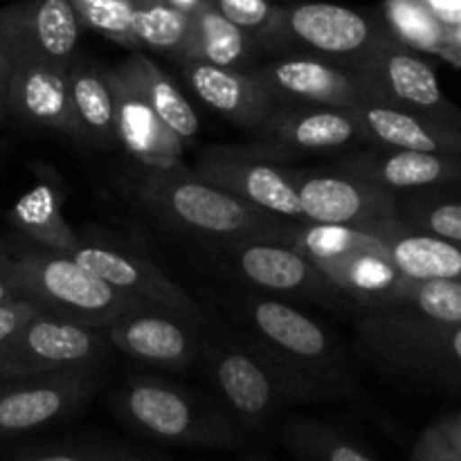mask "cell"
I'll use <instances>...</instances> for the list:
<instances>
[{
  "label": "cell",
  "instance_id": "cell-1",
  "mask_svg": "<svg viewBox=\"0 0 461 461\" xmlns=\"http://www.w3.org/2000/svg\"><path fill=\"white\" fill-rule=\"evenodd\" d=\"M0 273L18 295L61 320L104 329L115 320L149 309L147 302L115 291L70 255L27 243L0 248Z\"/></svg>",
  "mask_w": 461,
  "mask_h": 461
},
{
  "label": "cell",
  "instance_id": "cell-2",
  "mask_svg": "<svg viewBox=\"0 0 461 461\" xmlns=\"http://www.w3.org/2000/svg\"><path fill=\"white\" fill-rule=\"evenodd\" d=\"M252 349L295 381L311 401L345 394L349 369L333 338L313 318L275 297L246 295L237 302Z\"/></svg>",
  "mask_w": 461,
  "mask_h": 461
},
{
  "label": "cell",
  "instance_id": "cell-3",
  "mask_svg": "<svg viewBox=\"0 0 461 461\" xmlns=\"http://www.w3.org/2000/svg\"><path fill=\"white\" fill-rule=\"evenodd\" d=\"M279 239L309 257L340 295L374 311L396 309L412 282L396 270L385 243L367 230L286 221Z\"/></svg>",
  "mask_w": 461,
  "mask_h": 461
},
{
  "label": "cell",
  "instance_id": "cell-4",
  "mask_svg": "<svg viewBox=\"0 0 461 461\" xmlns=\"http://www.w3.org/2000/svg\"><path fill=\"white\" fill-rule=\"evenodd\" d=\"M138 196L171 223L230 241L246 237H279L286 221L248 205L241 198L203 180L196 171L144 167L135 180Z\"/></svg>",
  "mask_w": 461,
  "mask_h": 461
},
{
  "label": "cell",
  "instance_id": "cell-5",
  "mask_svg": "<svg viewBox=\"0 0 461 461\" xmlns=\"http://www.w3.org/2000/svg\"><path fill=\"white\" fill-rule=\"evenodd\" d=\"M115 405L135 430L165 444L232 450L243 441L228 414L160 378H129L117 392Z\"/></svg>",
  "mask_w": 461,
  "mask_h": 461
},
{
  "label": "cell",
  "instance_id": "cell-6",
  "mask_svg": "<svg viewBox=\"0 0 461 461\" xmlns=\"http://www.w3.org/2000/svg\"><path fill=\"white\" fill-rule=\"evenodd\" d=\"M385 39H390L387 27L356 9L297 3L275 9L270 25L257 39V48L309 54L349 68Z\"/></svg>",
  "mask_w": 461,
  "mask_h": 461
},
{
  "label": "cell",
  "instance_id": "cell-7",
  "mask_svg": "<svg viewBox=\"0 0 461 461\" xmlns=\"http://www.w3.org/2000/svg\"><path fill=\"white\" fill-rule=\"evenodd\" d=\"M201 358L228 412L243 428H261L291 403L311 401L295 381L252 347L212 342L210 336H203Z\"/></svg>",
  "mask_w": 461,
  "mask_h": 461
},
{
  "label": "cell",
  "instance_id": "cell-8",
  "mask_svg": "<svg viewBox=\"0 0 461 461\" xmlns=\"http://www.w3.org/2000/svg\"><path fill=\"white\" fill-rule=\"evenodd\" d=\"M349 70L363 88L365 102L385 104L461 129V111L444 95L430 63L392 36L351 63Z\"/></svg>",
  "mask_w": 461,
  "mask_h": 461
},
{
  "label": "cell",
  "instance_id": "cell-9",
  "mask_svg": "<svg viewBox=\"0 0 461 461\" xmlns=\"http://www.w3.org/2000/svg\"><path fill=\"white\" fill-rule=\"evenodd\" d=\"M102 329L39 313L0 345V383L66 369L95 367L106 358Z\"/></svg>",
  "mask_w": 461,
  "mask_h": 461
},
{
  "label": "cell",
  "instance_id": "cell-10",
  "mask_svg": "<svg viewBox=\"0 0 461 461\" xmlns=\"http://www.w3.org/2000/svg\"><path fill=\"white\" fill-rule=\"evenodd\" d=\"M286 176L311 223L372 230L385 221L399 219L396 194L354 176L297 167H286Z\"/></svg>",
  "mask_w": 461,
  "mask_h": 461
},
{
  "label": "cell",
  "instance_id": "cell-11",
  "mask_svg": "<svg viewBox=\"0 0 461 461\" xmlns=\"http://www.w3.org/2000/svg\"><path fill=\"white\" fill-rule=\"evenodd\" d=\"M84 30L70 0H21L0 7V50L9 63L70 66Z\"/></svg>",
  "mask_w": 461,
  "mask_h": 461
},
{
  "label": "cell",
  "instance_id": "cell-12",
  "mask_svg": "<svg viewBox=\"0 0 461 461\" xmlns=\"http://www.w3.org/2000/svg\"><path fill=\"white\" fill-rule=\"evenodd\" d=\"M194 171L266 214L297 223L306 221L297 192L286 176V165L266 160L248 147L207 149Z\"/></svg>",
  "mask_w": 461,
  "mask_h": 461
},
{
  "label": "cell",
  "instance_id": "cell-13",
  "mask_svg": "<svg viewBox=\"0 0 461 461\" xmlns=\"http://www.w3.org/2000/svg\"><path fill=\"white\" fill-rule=\"evenodd\" d=\"M255 131L259 142L273 149L279 165L365 142L354 106H275Z\"/></svg>",
  "mask_w": 461,
  "mask_h": 461
},
{
  "label": "cell",
  "instance_id": "cell-14",
  "mask_svg": "<svg viewBox=\"0 0 461 461\" xmlns=\"http://www.w3.org/2000/svg\"><path fill=\"white\" fill-rule=\"evenodd\" d=\"M95 367L0 383V437L23 435L75 412L95 392Z\"/></svg>",
  "mask_w": 461,
  "mask_h": 461
},
{
  "label": "cell",
  "instance_id": "cell-15",
  "mask_svg": "<svg viewBox=\"0 0 461 461\" xmlns=\"http://www.w3.org/2000/svg\"><path fill=\"white\" fill-rule=\"evenodd\" d=\"M108 345L135 360L183 369L201 358L203 333L198 318L162 306L133 311L102 329Z\"/></svg>",
  "mask_w": 461,
  "mask_h": 461
},
{
  "label": "cell",
  "instance_id": "cell-16",
  "mask_svg": "<svg viewBox=\"0 0 461 461\" xmlns=\"http://www.w3.org/2000/svg\"><path fill=\"white\" fill-rule=\"evenodd\" d=\"M275 106L351 108L365 102V93L349 68L309 54H288L277 61L252 66Z\"/></svg>",
  "mask_w": 461,
  "mask_h": 461
},
{
  "label": "cell",
  "instance_id": "cell-17",
  "mask_svg": "<svg viewBox=\"0 0 461 461\" xmlns=\"http://www.w3.org/2000/svg\"><path fill=\"white\" fill-rule=\"evenodd\" d=\"M225 252L241 277L261 291L302 297L340 295L309 257L279 237L230 239Z\"/></svg>",
  "mask_w": 461,
  "mask_h": 461
},
{
  "label": "cell",
  "instance_id": "cell-18",
  "mask_svg": "<svg viewBox=\"0 0 461 461\" xmlns=\"http://www.w3.org/2000/svg\"><path fill=\"white\" fill-rule=\"evenodd\" d=\"M70 66L48 61L12 63L5 90V111L25 126L81 140L70 99Z\"/></svg>",
  "mask_w": 461,
  "mask_h": 461
},
{
  "label": "cell",
  "instance_id": "cell-19",
  "mask_svg": "<svg viewBox=\"0 0 461 461\" xmlns=\"http://www.w3.org/2000/svg\"><path fill=\"white\" fill-rule=\"evenodd\" d=\"M106 81L115 106L117 142L129 151V156L142 167L180 165L185 144L158 117L131 77L120 66H115L106 70Z\"/></svg>",
  "mask_w": 461,
  "mask_h": 461
},
{
  "label": "cell",
  "instance_id": "cell-20",
  "mask_svg": "<svg viewBox=\"0 0 461 461\" xmlns=\"http://www.w3.org/2000/svg\"><path fill=\"white\" fill-rule=\"evenodd\" d=\"M70 257L124 295L198 318L196 302L178 284L171 282L158 266L142 257L88 241H79Z\"/></svg>",
  "mask_w": 461,
  "mask_h": 461
},
{
  "label": "cell",
  "instance_id": "cell-21",
  "mask_svg": "<svg viewBox=\"0 0 461 461\" xmlns=\"http://www.w3.org/2000/svg\"><path fill=\"white\" fill-rule=\"evenodd\" d=\"M336 171L396 194L461 180V156L374 147L349 153Z\"/></svg>",
  "mask_w": 461,
  "mask_h": 461
},
{
  "label": "cell",
  "instance_id": "cell-22",
  "mask_svg": "<svg viewBox=\"0 0 461 461\" xmlns=\"http://www.w3.org/2000/svg\"><path fill=\"white\" fill-rule=\"evenodd\" d=\"M180 68L194 95L232 124L255 131L275 108L273 97L252 70L205 61H183Z\"/></svg>",
  "mask_w": 461,
  "mask_h": 461
},
{
  "label": "cell",
  "instance_id": "cell-23",
  "mask_svg": "<svg viewBox=\"0 0 461 461\" xmlns=\"http://www.w3.org/2000/svg\"><path fill=\"white\" fill-rule=\"evenodd\" d=\"M354 113L372 147L461 156V129L455 126L376 102L358 104Z\"/></svg>",
  "mask_w": 461,
  "mask_h": 461
},
{
  "label": "cell",
  "instance_id": "cell-24",
  "mask_svg": "<svg viewBox=\"0 0 461 461\" xmlns=\"http://www.w3.org/2000/svg\"><path fill=\"white\" fill-rule=\"evenodd\" d=\"M374 232L390 252L396 270L412 282L457 279L461 282V243L421 232L401 219L385 221Z\"/></svg>",
  "mask_w": 461,
  "mask_h": 461
},
{
  "label": "cell",
  "instance_id": "cell-25",
  "mask_svg": "<svg viewBox=\"0 0 461 461\" xmlns=\"http://www.w3.org/2000/svg\"><path fill=\"white\" fill-rule=\"evenodd\" d=\"M61 207V185L57 183V178H43L14 203L9 210V221L32 246L70 255L81 239L63 219Z\"/></svg>",
  "mask_w": 461,
  "mask_h": 461
},
{
  "label": "cell",
  "instance_id": "cell-26",
  "mask_svg": "<svg viewBox=\"0 0 461 461\" xmlns=\"http://www.w3.org/2000/svg\"><path fill=\"white\" fill-rule=\"evenodd\" d=\"M255 52H259L257 41L246 30L230 23L223 14L216 12L210 3H205L196 14H192V27L183 52L178 54V63L205 61L214 66L250 70Z\"/></svg>",
  "mask_w": 461,
  "mask_h": 461
},
{
  "label": "cell",
  "instance_id": "cell-27",
  "mask_svg": "<svg viewBox=\"0 0 461 461\" xmlns=\"http://www.w3.org/2000/svg\"><path fill=\"white\" fill-rule=\"evenodd\" d=\"M120 68L142 90V95L151 104L153 111L158 113V117L178 135L185 149L194 147L198 138V115L192 104L180 93L178 86L171 81V77L165 75L142 50L131 52V57L122 61Z\"/></svg>",
  "mask_w": 461,
  "mask_h": 461
},
{
  "label": "cell",
  "instance_id": "cell-28",
  "mask_svg": "<svg viewBox=\"0 0 461 461\" xmlns=\"http://www.w3.org/2000/svg\"><path fill=\"white\" fill-rule=\"evenodd\" d=\"M68 77H70L72 111L79 124L81 140L97 147H113L117 142L115 106H113L106 70H99L77 57L68 68Z\"/></svg>",
  "mask_w": 461,
  "mask_h": 461
},
{
  "label": "cell",
  "instance_id": "cell-29",
  "mask_svg": "<svg viewBox=\"0 0 461 461\" xmlns=\"http://www.w3.org/2000/svg\"><path fill=\"white\" fill-rule=\"evenodd\" d=\"M383 25L392 39L417 52L441 57L448 50V27L437 21L421 0H385Z\"/></svg>",
  "mask_w": 461,
  "mask_h": 461
},
{
  "label": "cell",
  "instance_id": "cell-30",
  "mask_svg": "<svg viewBox=\"0 0 461 461\" xmlns=\"http://www.w3.org/2000/svg\"><path fill=\"white\" fill-rule=\"evenodd\" d=\"M131 3H133L131 25L140 48H151L178 59L192 27V16L162 0H131Z\"/></svg>",
  "mask_w": 461,
  "mask_h": 461
},
{
  "label": "cell",
  "instance_id": "cell-31",
  "mask_svg": "<svg viewBox=\"0 0 461 461\" xmlns=\"http://www.w3.org/2000/svg\"><path fill=\"white\" fill-rule=\"evenodd\" d=\"M284 437L288 448L302 461H376L349 437L309 419L288 423Z\"/></svg>",
  "mask_w": 461,
  "mask_h": 461
},
{
  "label": "cell",
  "instance_id": "cell-32",
  "mask_svg": "<svg viewBox=\"0 0 461 461\" xmlns=\"http://www.w3.org/2000/svg\"><path fill=\"white\" fill-rule=\"evenodd\" d=\"M390 311L428 322L461 324V282L457 279L410 282L401 304Z\"/></svg>",
  "mask_w": 461,
  "mask_h": 461
},
{
  "label": "cell",
  "instance_id": "cell-33",
  "mask_svg": "<svg viewBox=\"0 0 461 461\" xmlns=\"http://www.w3.org/2000/svg\"><path fill=\"white\" fill-rule=\"evenodd\" d=\"M403 223L461 243V203H432V205H417L408 210V214H399Z\"/></svg>",
  "mask_w": 461,
  "mask_h": 461
},
{
  "label": "cell",
  "instance_id": "cell-34",
  "mask_svg": "<svg viewBox=\"0 0 461 461\" xmlns=\"http://www.w3.org/2000/svg\"><path fill=\"white\" fill-rule=\"evenodd\" d=\"M219 14H223L230 23L246 30L252 39H259L270 25L277 5L270 0H207Z\"/></svg>",
  "mask_w": 461,
  "mask_h": 461
},
{
  "label": "cell",
  "instance_id": "cell-35",
  "mask_svg": "<svg viewBox=\"0 0 461 461\" xmlns=\"http://www.w3.org/2000/svg\"><path fill=\"white\" fill-rule=\"evenodd\" d=\"M412 461H461V453L446 439L439 426H430L412 450Z\"/></svg>",
  "mask_w": 461,
  "mask_h": 461
},
{
  "label": "cell",
  "instance_id": "cell-36",
  "mask_svg": "<svg viewBox=\"0 0 461 461\" xmlns=\"http://www.w3.org/2000/svg\"><path fill=\"white\" fill-rule=\"evenodd\" d=\"M39 313H43L41 306H36L34 302L25 300V297H18V300H12V302H3V304H0V345H3L9 336H14V333H16L27 320H32Z\"/></svg>",
  "mask_w": 461,
  "mask_h": 461
},
{
  "label": "cell",
  "instance_id": "cell-37",
  "mask_svg": "<svg viewBox=\"0 0 461 461\" xmlns=\"http://www.w3.org/2000/svg\"><path fill=\"white\" fill-rule=\"evenodd\" d=\"M131 457L124 453H113V450L102 448H81V450H54V453L36 455V457H25L18 461H129Z\"/></svg>",
  "mask_w": 461,
  "mask_h": 461
},
{
  "label": "cell",
  "instance_id": "cell-38",
  "mask_svg": "<svg viewBox=\"0 0 461 461\" xmlns=\"http://www.w3.org/2000/svg\"><path fill=\"white\" fill-rule=\"evenodd\" d=\"M437 21L444 23L446 27L461 25V0H421Z\"/></svg>",
  "mask_w": 461,
  "mask_h": 461
},
{
  "label": "cell",
  "instance_id": "cell-39",
  "mask_svg": "<svg viewBox=\"0 0 461 461\" xmlns=\"http://www.w3.org/2000/svg\"><path fill=\"white\" fill-rule=\"evenodd\" d=\"M437 426L441 428V432L446 435V439H448L450 444H453L455 448L461 453V412L450 414V417H446L444 421H439Z\"/></svg>",
  "mask_w": 461,
  "mask_h": 461
},
{
  "label": "cell",
  "instance_id": "cell-40",
  "mask_svg": "<svg viewBox=\"0 0 461 461\" xmlns=\"http://www.w3.org/2000/svg\"><path fill=\"white\" fill-rule=\"evenodd\" d=\"M162 3L171 5V7H176L178 12L189 14V16H192V14H196L198 9L207 3V0H162Z\"/></svg>",
  "mask_w": 461,
  "mask_h": 461
},
{
  "label": "cell",
  "instance_id": "cell-41",
  "mask_svg": "<svg viewBox=\"0 0 461 461\" xmlns=\"http://www.w3.org/2000/svg\"><path fill=\"white\" fill-rule=\"evenodd\" d=\"M18 291L16 288L12 286V282H9L7 277H5L3 273H0V304H3V302H12V300H18Z\"/></svg>",
  "mask_w": 461,
  "mask_h": 461
},
{
  "label": "cell",
  "instance_id": "cell-42",
  "mask_svg": "<svg viewBox=\"0 0 461 461\" xmlns=\"http://www.w3.org/2000/svg\"><path fill=\"white\" fill-rule=\"evenodd\" d=\"M9 72H12V63H9V59L5 57L3 50H0V99H5V90H7Z\"/></svg>",
  "mask_w": 461,
  "mask_h": 461
},
{
  "label": "cell",
  "instance_id": "cell-43",
  "mask_svg": "<svg viewBox=\"0 0 461 461\" xmlns=\"http://www.w3.org/2000/svg\"><path fill=\"white\" fill-rule=\"evenodd\" d=\"M448 50H461V25L448 27Z\"/></svg>",
  "mask_w": 461,
  "mask_h": 461
},
{
  "label": "cell",
  "instance_id": "cell-44",
  "mask_svg": "<svg viewBox=\"0 0 461 461\" xmlns=\"http://www.w3.org/2000/svg\"><path fill=\"white\" fill-rule=\"evenodd\" d=\"M441 59H446V61L453 63V66L461 68V50H446V52L441 54Z\"/></svg>",
  "mask_w": 461,
  "mask_h": 461
},
{
  "label": "cell",
  "instance_id": "cell-45",
  "mask_svg": "<svg viewBox=\"0 0 461 461\" xmlns=\"http://www.w3.org/2000/svg\"><path fill=\"white\" fill-rule=\"evenodd\" d=\"M5 117H7V111H5V104H3V99H0V124L5 122Z\"/></svg>",
  "mask_w": 461,
  "mask_h": 461
},
{
  "label": "cell",
  "instance_id": "cell-46",
  "mask_svg": "<svg viewBox=\"0 0 461 461\" xmlns=\"http://www.w3.org/2000/svg\"><path fill=\"white\" fill-rule=\"evenodd\" d=\"M0 160H3V151H0Z\"/></svg>",
  "mask_w": 461,
  "mask_h": 461
},
{
  "label": "cell",
  "instance_id": "cell-47",
  "mask_svg": "<svg viewBox=\"0 0 461 461\" xmlns=\"http://www.w3.org/2000/svg\"><path fill=\"white\" fill-rule=\"evenodd\" d=\"M129 461H138V459H133V457H131V459H129Z\"/></svg>",
  "mask_w": 461,
  "mask_h": 461
}]
</instances>
